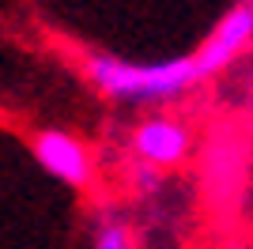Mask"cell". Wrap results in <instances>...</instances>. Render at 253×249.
<instances>
[{
	"label": "cell",
	"mask_w": 253,
	"mask_h": 249,
	"mask_svg": "<svg viewBox=\"0 0 253 249\" xmlns=\"http://www.w3.org/2000/svg\"><path fill=\"white\" fill-rule=\"evenodd\" d=\"M87 80L102 94L121 98V102H170L185 94L189 87L201 83L193 57L181 61H163V64H128L117 57H87Z\"/></svg>",
	"instance_id": "6da1fadb"
},
{
	"label": "cell",
	"mask_w": 253,
	"mask_h": 249,
	"mask_svg": "<svg viewBox=\"0 0 253 249\" xmlns=\"http://www.w3.org/2000/svg\"><path fill=\"white\" fill-rule=\"evenodd\" d=\"M34 155H38L45 174H53L57 181H64V185H72V189H87L91 177H95V166H91L87 147L76 136L61 132V128H45V132L34 136Z\"/></svg>",
	"instance_id": "7a4b0ae2"
},
{
	"label": "cell",
	"mask_w": 253,
	"mask_h": 249,
	"mask_svg": "<svg viewBox=\"0 0 253 249\" xmlns=\"http://www.w3.org/2000/svg\"><path fill=\"white\" fill-rule=\"evenodd\" d=\"M250 38H253V4H242V8H234L231 15L211 31V38L197 49V57H193L197 76L208 80V76H215L219 68H227V64L250 45Z\"/></svg>",
	"instance_id": "3957f363"
},
{
	"label": "cell",
	"mask_w": 253,
	"mask_h": 249,
	"mask_svg": "<svg viewBox=\"0 0 253 249\" xmlns=\"http://www.w3.org/2000/svg\"><path fill=\"white\" fill-rule=\"evenodd\" d=\"M193 132L174 117H148L132 128V151L151 166H178L189 155Z\"/></svg>",
	"instance_id": "277c9868"
},
{
	"label": "cell",
	"mask_w": 253,
	"mask_h": 249,
	"mask_svg": "<svg viewBox=\"0 0 253 249\" xmlns=\"http://www.w3.org/2000/svg\"><path fill=\"white\" fill-rule=\"evenodd\" d=\"M95 249H128V230L121 227L117 219L102 223V227H98V238H95Z\"/></svg>",
	"instance_id": "5b68a950"
},
{
	"label": "cell",
	"mask_w": 253,
	"mask_h": 249,
	"mask_svg": "<svg viewBox=\"0 0 253 249\" xmlns=\"http://www.w3.org/2000/svg\"><path fill=\"white\" fill-rule=\"evenodd\" d=\"M250 87H253V83H250Z\"/></svg>",
	"instance_id": "8992f818"
}]
</instances>
